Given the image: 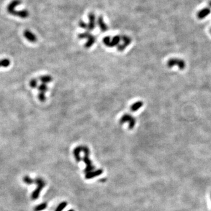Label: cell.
Masks as SVG:
<instances>
[{
	"label": "cell",
	"mask_w": 211,
	"mask_h": 211,
	"mask_svg": "<svg viewBox=\"0 0 211 211\" xmlns=\"http://www.w3.org/2000/svg\"><path fill=\"white\" fill-rule=\"evenodd\" d=\"M167 66L169 68H171L174 66H177L180 70H183L185 69L186 64L185 61L183 59L172 58L170 59L167 62Z\"/></svg>",
	"instance_id": "cell-2"
},
{
	"label": "cell",
	"mask_w": 211,
	"mask_h": 211,
	"mask_svg": "<svg viewBox=\"0 0 211 211\" xmlns=\"http://www.w3.org/2000/svg\"><path fill=\"white\" fill-rule=\"evenodd\" d=\"M210 33H211V29H210Z\"/></svg>",
	"instance_id": "cell-33"
},
{
	"label": "cell",
	"mask_w": 211,
	"mask_h": 211,
	"mask_svg": "<svg viewBox=\"0 0 211 211\" xmlns=\"http://www.w3.org/2000/svg\"><path fill=\"white\" fill-rule=\"evenodd\" d=\"M82 160L86 165V167L84 170V172L85 173L92 171L95 169V167L93 165L92 161L90 160L89 158V155H85L84 157L82 158Z\"/></svg>",
	"instance_id": "cell-3"
},
{
	"label": "cell",
	"mask_w": 211,
	"mask_h": 211,
	"mask_svg": "<svg viewBox=\"0 0 211 211\" xmlns=\"http://www.w3.org/2000/svg\"><path fill=\"white\" fill-rule=\"evenodd\" d=\"M38 80L36 79H32L29 82V86L32 88H35L38 86Z\"/></svg>",
	"instance_id": "cell-26"
},
{
	"label": "cell",
	"mask_w": 211,
	"mask_h": 211,
	"mask_svg": "<svg viewBox=\"0 0 211 211\" xmlns=\"http://www.w3.org/2000/svg\"><path fill=\"white\" fill-rule=\"evenodd\" d=\"M82 151L84 153L85 155H90V149L88 148V147H87L86 146H82Z\"/></svg>",
	"instance_id": "cell-28"
},
{
	"label": "cell",
	"mask_w": 211,
	"mask_h": 211,
	"mask_svg": "<svg viewBox=\"0 0 211 211\" xmlns=\"http://www.w3.org/2000/svg\"><path fill=\"white\" fill-rule=\"evenodd\" d=\"M111 38L109 36H106L103 39V44L107 47H110V44H111Z\"/></svg>",
	"instance_id": "cell-22"
},
{
	"label": "cell",
	"mask_w": 211,
	"mask_h": 211,
	"mask_svg": "<svg viewBox=\"0 0 211 211\" xmlns=\"http://www.w3.org/2000/svg\"><path fill=\"white\" fill-rule=\"evenodd\" d=\"M23 181H24V182L27 185H31L35 183V179H32L31 178H30L28 176L24 177L23 178Z\"/></svg>",
	"instance_id": "cell-20"
},
{
	"label": "cell",
	"mask_w": 211,
	"mask_h": 211,
	"mask_svg": "<svg viewBox=\"0 0 211 211\" xmlns=\"http://www.w3.org/2000/svg\"><path fill=\"white\" fill-rule=\"evenodd\" d=\"M91 35L90 33V32L88 31H86L85 32H83V33H81V34H79L78 35V38L80 39H87L88 37Z\"/></svg>",
	"instance_id": "cell-23"
},
{
	"label": "cell",
	"mask_w": 211,
	"mask_h": 211,
	"mask_svg": "<svg viewBox=\"0 0 211 211\" xmlns=\"http://www.w3.org/2000/svg\"><path fill=\"white\" fill-rule=\"evenodd\" d=\"M136 124V119L133 117L132 118V119L131 120H130V122H129L128 128L130 130H132Z\"/></svg>",
	"instance_id": "cell-25"
},
{
	"label": "cell",
	"mask_w": 211,
	"mask_h": 211,
	"mask_svg": "<svg viewBox=\"0 0 211 211\" xmlns=\"http://www.w3.org/2000/svg\"><path fill=\"white\" fill-rule=\"evenodd\" d=\"M37 185L36 188L34 190V191L32 192L31 195V199L32 200H36L37 199L41 193V191L42 190V189L45 186V182L41 178H37L35 179V183Z\"/></svg>",
	"instance_id": "cell-1"
},
{
	"label": "cell",
	"mask_w": 211,
	"mask_h": 211,
	"mask_svg": "<svg viewBox=\"0 0 211 211\" xmlns=\"http://www.w3.org/2000/svg\"><path fill=\"white\" fill-rule=\"evenodd\" d=\"M10 64H11V61L8 59L5 58L0 60V67H7Z\"/></svg>",
	"instance_id": "cell-18"
},
{
	"label": "cell",
	"mask_w": 211,
	"mask_h": 211,
	"mask_svg": "<svg viewBox=\"0 0 211 211\" xmlns=\"http://www.w3.org/2000/svg\"><path fill=\"white\" fill-rule=\"evenodd\" d=\"M121 40L123 42V44L126 47H127L132 42V39L127 35H123L121 37Z\"/></svg>",
	"instance_id": "cell-17"
},
{
	"label": "cell",
	"mask_w": 211,
	"mask_h": 211,
	"mask_svg": "<svg viewBox=\"0 0 211 211\" xmlns=\"http://www.w3.org/2000/svg\"><path fill=\"white\" fill-rule=\"evenodd\" d=\"M29 13L27 10L24 9L21 10V11H15L13 15L21 18H26L29 16Z\"/></svg>",
	"instance_id": "cell-11"
},
{
	"label": "cell",
	"mask_w": 211,
	"mask_h": 211,
	"mask_svg": "<svg viewBox=\"0 0 211 211\" xmlns=\"http://www.w3.org/2000/svg\"><path fill=\"white\" fill-rule=\"evenodd\" d=\"M120 41H121V37H120L119 35H116V36H113L112 39V41H111L110 48L118 46Z\"/></svg>",
	"instance_id": "cell-16"
},
{
	"label": "cell",
	"mask_w": 211,
	"mask_h": 211,
	"mask_svg": "<svg viewBox=\"0 0 211 211\" xmlns=\"http://www.w3.org/2000/svg\"><path fill=\"white\" fill-rule=\"evenodd\" d=\"M79 25L80 28H82V29H87V24L86 23H85V22L82 21L79 22Z\"/></svg>",
	"instance_id": "cell-29"
},
{
	"label": "cell",
	"mask_w": 211,
	"mask_h": 211,
	"mask_svg": "<svg viewBox=\"0 0 211 211\" xmlns=\"http://www.w3.org/2000/svg\"><path fill=\"white\" fill-rule=\"evenodd\" d=\"M209 6L211 7V0H210V1L209 2Z\"/></svg>",
	"instance_id": "cell-31"
},
{
	"label": "cell",
	"mask_w": 211,
	"mask_h": 211,
	"mask_svg": "<svg viewBox=\"0 0 211 211\" xmlns=\"http://www.w3.org/2000/svg\"><path fill=\"white\" fill-rule=\"evenodd\" d=\"M96 40V38L95 36L90 35L87 38V41L86 43L85 44V48H89L91 47L95 43Z\"/></svg>",
	"instance_id": "cell-12"
},
{
	"label": "cell",
	"mask_w": 211,
	"mask_h": 211,
	"mask_svg": "<svg viewBox=\"0 0 211 211\" xmlns=\"http://www.w3.org/2000/svg\"><path fill=\"white\" fill-rule=\"evenodd\" d=\"M97 25H98V26H99V27L100 29V31H101L105 32L108 29V26H107V24H106V22H105L104 19L102 16H100L98 18L97 21Z\"/></svg>",
	"instance_id": "cell-9"
},
{
	"label": "cell",
	"mask_w": 211,
	"mask_h": 211,
	"mask_svg": "<svg viewBox=\"0 0 211 211\" xmlns=\"http://www.w3.org/2000/svg\"><path fill=\"white\" fill-rule=\"evenodd\" d=\"M82 152V146H77L76 147L73 151V154L74 155V157L75 158V160L77 163H79L80 161L82 160V158L80 157V153Z\"/></svg>",
	"instance_id": "cell-10"
},
{
	"label": "cell",
	"mask_w": 211,
	"mask_h": 211,
	"mask_svg": "<svg viewBox=\"0 0 211 211\" xmlns=\"http://www.w3.org/2000/svg\"><path fill=\"white\" fill-rule=\"evenodd\" d=\"M22 3L21 0H13L10 3L7 7V11L9 14H13V13L15 11V8L21 5Z\"/></svg>",
	"instance_id": "cell-5"
},
{
	"label": "cell",
	"mask_w": 211,
	"mask_h": 211,
	"mask_svg": "<svg viewBox=\"0 0 211 211\" xmlns=\"http://www.w3.org/2000/svg\"><path fill=\"white\" fill-rule=\"evenodd\" d=\"M67 202H62L60 204L57 208H56L55 211H62L66 206H67Z\"/></svg>",
	"instance_id": "cell-24"
},
{
	"label": "cell",
	"mask_w": 211,
	"mask_h": 211,
	"mask_svg": "<svg viewBox=\"0 0 211 211\" xmlns=\"http://www.w3.org/2000/svg\"><path fill=\"white\" fill-rule=\"evenodd\" d=\"M210 198H211V195H210Z\"/></svg>",
	"instance_id": "cell-34"
},
{
	"label": "cell",
	"mask_w": 211,
	"mask_h": 211,
	"mask_svg": "<svg viewBox=\"0 0 211 211\" xmlns=\"http://www.w3.org/2000/svg\"><path fill=\"white\" fill-rule=\"evenodd\" d=\"M103 171L102 169H98L95 171H92L86 173L85 178L86 179H92L93 178H95L96 177L102 175L103 174Z\"/></svg>",
	"instance_id": "cell-7"
},
{
	"label": "cell",
	"mask_w": 211,
	"mask_h": 211,
	"mask_svg": "<svg viewBox=\"0 0 211 211\" xmlns=\"http://www.w3.org/2000/svg\"><path fill=\"white\" fill-rule=\"evenodd\" d=\"M89 23L87 24V29L89 31H92L95 29L96 25V17L93 13H90L88 14Z\"/></svg>",
	"instance_id": "cell-4"
},
{
	"label": "cell",
	"mask_w": 211,
	"mask_h": 211,
	"mask_svg": "<svg viewBox=\"0 0 211 211\" xmlns=\"http://www.w3.org/2000/svg\"><path fill=\"white\" fill-rule=\"evenodd\" d=\"M143 106V102L138 101L137 102H135L131 106V107H130V110H131L132 112H134L137 111V110H139Z\"/></svg>",
	"instance_id": "cell-14"
},
{
	"label": "cell",
	"mask_w": 211,
	"mask_h": 211,
	"mask_svg": "<svg viewBox=\"0 0 211 211\" xmlns=\"http://www.w3.org/2000/svg\"><path fill=\"white\" fill-rule=\"evenodd\" d=\"M47 206H48L47 203L44 202L42 204L36 206L34 208V211H42L43 210H45L47 208Z\"/></svg>",
	"instance_id": "cell-19"
},
{
	"label": "cell",
	"mask_w": 211,
	"mask_h": 211,
	"mask_svg": "<svg viewBox=\"0 0 211 211\" xmlns=\"http://www.w3.org/2000/svg\"><path fill=\"white\" fill-rule=\"evenodd\" d=\"M39 80L44 84H48L52 81V77L50 75L41 76L39 77Z\"/></svg>",
	"instance_id": "cell-15"
},
{
	"label": "cell",
	"mask_w": 211,
	"mask_h": 211,
	"mask_svg": "<svg viewBox=\"0 0 211 211\" xmlns=\"http://www.w3.org/2000/svg\"><path fill=\"white\" fill-rule=\"evenodd\" d=\"M24 36L30 42L35 43L37 41L36 36L29 30H25L24 32Z\"/></svg>",
	"instance_id": "cell-6"
},
{
	"label": "cell",
	"mask_w": 211,
	"mask_h": 211,
	"mask_svg": "<svg viewBox=\"0 0 211 211\" xmlns=\"http://www.w3.org/2000/svg\"><path fill=\"white\" fill-rule=\"evenodd\" d=\"M67 211H75L73 209H70V210H67Z\"/></svg>",
	"instance_id": "cell-32"
},
{
	"label": "cell",
	"mask_w": 211,
	"mask_h": 211,
	"mask_svg": "<svg viewBox=\"0 0 211 211\" xmlns=\"http://www.w3.org/2000/svg\"><path fill=\"white\" fill-rule=\"evenodd\" d=\"M38 90L39 91V92H41V93H45V92L48 91V87L46 84L42 83L41 85H40L38 86Z\"/></svg>",
	"instance_id": "cell-21"
},
{
	"label": "cell",
	"mask_w": 211,
	"mask_h": 211,
	"mask_svg": "<svg viewBox=\"0 0 211 211\" xmlns=\"http://www.w3.org/2000/svg\"><path fill=\"white\" fill-rule=\"evenodd\" d=\"M133 117V116L130 115L129 114H124L123 116L120 119V124H123L127 122H130V120Z\"/></svg>",
	"instance_id": "cell-13"
},
{
	"label": "cell",
	"mask_w": 211,
	"mask_h": 211,
	"mask_svg": "<svg viewBox=\"0 0 211 211\" xmlns=\"http://www.w3.org/2000/svg\"><path fill=\"white\" fill-rule=\"evenodd\" d=\"M127 47H126L123 44H121V45H118L117 47V50L118 51H120V52H122Z\"/></svg>",
	"instance_id": "cell-30"
},
{
	"label": "cell",
	"mask_w": 211,
	"mask_h": 211,
	"mask_svg": "<svg viewBox=\"0 0 211 211\" xmlns=\"http://www.w3.org/2000/svg\"><path fill=\"white\" fill-rule=\"evenodd\" d=\"M211 13V9L210 8H204L197 13V17L199 19H202L205 17H208Z\"/></svg>",
	"instance_id": "cell-8"
},
{
	"label": "cell",
	"mask_w": 211,
	"mask_h": 211,
	"mask_svg": "<svg viewBox=\"0 0 211 211\" xmlns=\"http://www.w3.org/2000/svg\"><path fill=\"white\" fill-rule=\"evenodd\" d=\"M38 99L40 100V101L42 102H45L46 98V96H45V93H41V92H39V94H38Z\"/></svg>",
	"instance_id": "cell-27"
}]
</instances>
